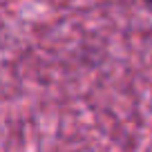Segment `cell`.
<instances>
[{
  "label": "cell",
  "mask_w": 152,
  "mask_h": 152,
  "mask_svg": "<svg viewBox=\"0 0 152 152\" xmlns=\"http://www.w3.org/2000/svg\"><path fill=\"white\" fill-rule=\"evenodd\" d=\"M145 2H148V5H150V7H152V0H145Z\"/></svg>",
  "instance_id": "1"
}]
</instances>
